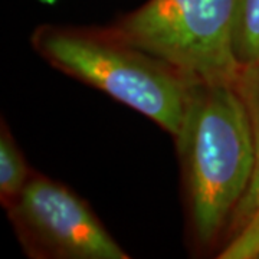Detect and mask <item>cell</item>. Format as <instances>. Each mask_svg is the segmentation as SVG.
Wrapping results in <instances>:
<instances>
[{"mask_svg": "<svg viewBox=\"0 0 259 259\" xmlns=\"http://www.w3.org/2000/svg\"><path fill=\"white\" fill-rule=\"evenodd\" d=\"M32 45L56 69L146 115L175 139L180 134L192 82L110 28L45 25L33 33Z\"/></svg>", "mask_w": 259, "mask_h": 259, "instance_id": "obj_2", "label": "cell"}, {"mask_svg": "<svg viewBox=\"0 0 259 259\" xmlns=\"http://www.w3.org/2000/svg\"><path fill=\"white\" fill-rule=\"evenodd\" d=\"M235 87L242 97L249 112L250 121L255 131V140L259 139V59L242 66Z\"/></svg>", "mask_w": 259, "mask_h": 259, "instance_id": "obj_8", "label": "cell"}, {"mask_svg": "<svg viewBox=\"0 0 259 259\" xmlns=\"http://www.w3.org/2000/svg\"><path fill=\"white\" fill-rule=\"evenodd\" d=\"M236 0H147L111 30L190 82L235 83Z\"/></svg>", "mask_w": 259, "mask_h": 259, "instance_id": "obj_3", "label": "cell"}, {"mask_svg": "<svg viewBox=\"0 0 259 259\" xmlns=\"http://www.w3.org/2000/svg\"><path fill=\"white\" fill-rule=\"evenodd\" d=\"M29 167L9 128L3 124L0 134V197L3 206H10L28 185Z\"/></svg>", "mask_w": 259, "mask_h": 259, "instance_id": "obj_6", "label": "cell"}, {"mask_svg": "<svg viewBox=\"0 0 259 259\" xmlns=\"http://www.w3.org/2000/svg\"><path fill=\"white\" fill-rule=\"evenodd\" d=\"M30 256L52 259H128L79 196L44 176H32L8 206Z\"/></svg>", "mask_w": 259, "mask_h": 259, "instance_id": "obj_4", "label": "cell"}, {"mask_svg": "<svg viewBox=\"0 0 259 259\" xmlns=\"http://www.w3.org/2000/svg\"><path fill=\"white\" fill-rule=\"evenodd\" d=\"M190 222L200 245L222 235L256 164V140L235 83L192 82L176 137Z\"/></svg>", "mask_w": 259, "mask_h": 259, "instance_id": "obj_1", "label": "cell"}, {"mask_svg": "<svg viewBox=\"0 0 259 259\" xmlns=\"http://www.w3.org/2000/svg\"><path fill=\"white\" fill-rule=\"evenodd\" d=\"M232 241L219 258L250 259L259 256V139L256 140V164L246 192L231 218Z\"/></svg>", "mask_w": 259, "mask_h": 259, "instance_id": "obj_5", "label": "cell"}, {"mask_svg": "<svg viewBox=\"0 0 259 259\" xmlns=\"http://www.w3.org/2000/svg\"><path fill=\"white\" fill-rule=\"evenodd\" d=\"M233 51L241 68L259 59V0H236Z\"/></svg>", "mask_w": 259, "mask_h": 259, "instance_id": "obj_7", "label": "cell"}]
</instances>
